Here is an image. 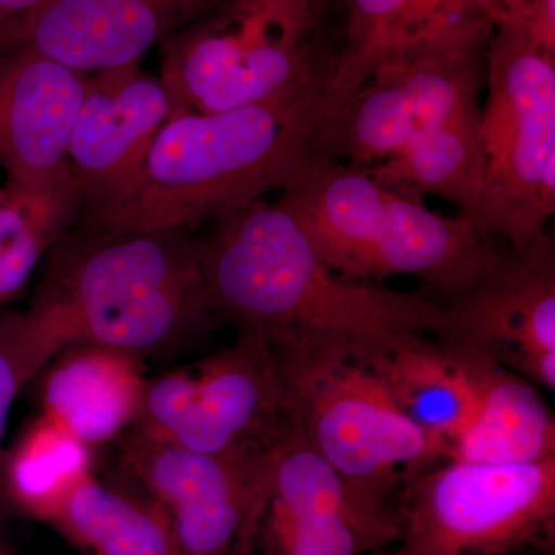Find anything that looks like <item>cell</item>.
Wrapping results in <instances>:
<instances>
[{"instance_id":"31","label":"cell","mask_w":555,"mask_h":555,"mask_svg":"<svg viewBox=\"0 0 555 555\" xmlns=\"http://www.w3.org/2000/svg\"><path fill=\"white\" fill-rule=\"evenodd\" d=\"M7 196V188L5 185H0V203L5 199Z\"/></svg>"},{"instance_id":"2","label":"cell","mask_w":555,"mask_h":555,"mask_svg":"<svg viewBox=\"0 0 555 555\" xmlns=\"http://www.w3.org/2000/svg\"><path fill=\"white\" fill-rule=\"evenodd\" d=\"M321 96L229 112L179 109L129 192L83 228L188 230L283 189L309 155Z\"/></svg>"},{"instance_id":"13","label":"cell","mask_w":555,"mask_h":555,"mask_svg":"<svg viewBox=\"0 0 555 555\" xmlns=\"http://www.w3.org/2000/svg\"><path fill=\"white\" fill-rule=\"evenodd\" d=\"M257 455L203 454L133 426L120 462L166 518L178 555H229Z\"/></svg>"},{"instance_id":"20","label":"cell","mask_w":555,"mask_h":555,"mask_svg":"<svg viewBox=\"0 0 555 555\" xmlns=\"http://www.w3.org/2000/svg\"><path fill=\"white\" fill-rule=\"evenodd\" d=\"M379 364L398 408L448 459L477 404L476 385L462 352L451 343L423 337L383 349Z\"/></svg>"},{"instance_id":"22","label":"cell","mask_w":555,"mask_h":555,"mask_svg":"<svg viewBox=\"0 0 555 555\" xmlns=\"http://www.w3.org/2000/svg\"><path fill=\"white\" fill-rule=\"evenodd\" d=\"M0 203V309L24 291L47 251L80 221L83 196L69 164L33 184L5 182Z\"/></svg>"},{"instance_id":"12","label":"cell","mask_w":555,"mask_h":555,"mask_svg":"<svg viewBox=\"0 0 555 555\" xmlns=\"http://www.w3.org/2000/svg\"><path fill=\"white\" fill-rule=\"evenodd\" d=\"M182 108L139 62L87 76L67 144L83 196L79 224L96 221L129 192L156 134Z\"/></svg>"},{"instance_id":"9","label":"cell","mask_w":555,"mask_h":555,"mask_svg":"<svg viewBox=\"0 0 555 555\" xmlns=\"http://www.w3.org/2000/svg\"><path fill=\"white\" fill-rule=\"evenodd\" d=\"M489 38L400 43L318 129L309 152L360 167L383 163L422 131L480 108Z\"/></svg>"},{"instance_id":"10","label":"cell","mask_w":555,"mask_h":555,"mask_svg":"<svg viewBox=\"0 0 555 555\" xmlns=\"http://www.w3.org/2000/svg\"><path fill=\"white\" fill-rule=\"evenodd\" d=\"M134 426L210 455L259 454L297 429L272 349L250 331L195 366L149 382Z\"/></svg>"},{"instance_id":"26","label":"cell","mask_w":555,"mask_h":555,"mask_svg":"<svg viewBox=\"0 0 555 555\" xmlns=\"http://www.w3.org/2000/svg\"><path fill=\"white\" fill-rule=\"evenodd\" d=\"M57 335L35 309L0 313V473L11 409L27 383L64 352Z\"/></svg>"},{"instance_id":"16","label":"cell","mask_w":555,"mask_h":555,"mask_svg":"<svg viewBox=\"0 0 555 555\" xmlns=\"http://www.w3.org/2000/svg\"><path fill=\"white\" fill-rule=\"evenodd\" d=\"M281 190L278 203L295 218L327 268L371 283L389 189L364 167L309 152Z\"/></svg>"},{"instance_id":"27","label":"cell","mask_w":555,"mask_h":555,"mask_svg":"<svg viewBox=\"0 0 555 555\" xmlns=\"http://www.w3.org/2000/svg\"><path fill=\"white\" fill-rule=\"evenodd\" d=\"M516 25L535 47L555 56V0H535L496 20Z\"/></svg>"},{"instance_id":"32","label":"cell","mask_w":555,"mask_h":555,"mask_svg":"<svg viewBox=\"0 0 555 555\" xmlns=\"http://www.w3.org/2000/svg\"><path fill=\"white\" fill-rule=\"evenodd\" d=\"M0 555H2V550H0Z\"/></svg>"},{"instance_id":"23","label":"cell","mask_w":555,"mask_h":555,"mask_svg":"<svg viewBox=\"0 0 555 555\" xmlns=\"http://www.w3.org/2000/svg\"><path fill=\"white\" fill-rule=\"evenodd\" d=\"M49 525L90 555H178L158 507L93 476L72 492Z\"/></svg>"},{"instance_id":"6","label":"cell","mask_w":555,"mask_h":555,"mask_svg":"<svg viewBox=\"0 0 555 555\" xmlns=\"http://www.w3.org/2000/svg\"><path fill=\"white\" fill-rule=\"evenodd\" d=\"M480 108L485 185L476 224L520 250L555 211V56L499 22L486 47Z\"/></svg>"},{"instance_id":"4","label":"cell","mask_w":555,"mask_h":555,"mask_svg":"<svg viewBox=\"0 0 555 555\" xmlns=\"http://www.w3.org/2000/svg\"><path fill=\"white\" fill-rule=\"evenodd\" d=\"M266 341L299 436L367 494L390 505L412 478L447 460L398 408L379 347L301 334Z\"/></svg>"},{"instance_id":"3","label":"cell","mask_w":555,"mask_h":555,"mask_svg":"<svg viewBox=\"0 0 555 555\" xmlns=\"http://www.w3.org/2000/svg\"><path fill=\"white\" fill-rule=\"evenodd\" d=\"M57 247L30 306L65 349L91 343L141 358L217 313L188 230L76 224Z\"/></svg>"},{"instance_id":"19","label":"cell","mask_w":555,"mask_h":555,"mask_svg":"<svg viewBox=\"0 0 555 555\" xmlns=\"http://www.w3.org/2000/svg\"><path fill=\"white\" fill-rule=\"evenodd\" d=\"M451 345L465 358L477 404L447 460L503 466L554 459L555 420L537 386L477 350Z\"/></svg>"},{"instance_id":"28","label":"cell","mask_w":555,"mask_h":555,"mask_svg":"<svg viewBox=\"0 0 555 555\" xmlns=\"http://www.w3.org/2000/svg\"><path fill=\"white\" fill-rule=\"evenodd\" d=\"M50 0H0V38L30 20Z\"/></svg>"},{"instance_id":"21","label":"cell","mask_w":555,"mask_h":555,"mask_svg":"<svg viewBox=\"0 0 555 555\" xmlns=\"http://www.w3.org/2000/svg\"><path fill=\"white\" fill-rule=\"evenodd\" d=\"M369 171L392 192L416 199L440 196L476 222L485 185L480 108L422 131Z\"/></svg>"},{"instance_id":"1","label":"cell","mask_w":555,"mask_h":555,"mask_svg":"<svg viewBox=\"0 0 555 555\" xmlns=\"http://www.w3.org/2000/svg\"><path fill=\"white\" fill-rule=\"evenodd\" d=\"M196 250L215 312L266 339L301 334L396 349L440 328L436 299L327 268L280 203L259 199L215 219Z\"/></svg>"},{"instance_id":"8","label":"cell","mask_w":555,"mask_h":555,"mask_svg":"<svg viewBox=\"0 0 555 555\" xmlns=\"http://www.w3.org/2000/svg\"><path fill=\"white\" fill-rule=\"evenodd\" d=\"M398 539L397 507L343 477L295 429L255 456L229 555H366Z\"/></svg>"},{"instance_id":"29","label":"cell","mask_w":555,"mask_h":555,"mask_svg":"<svg viewBox=\"0 0 555 555\" xmlns=\"http://www.w3.org/2000/svg\"><path fill=\"white\" fill-rule=\"evenodd\" d=\"M494 2L496 16L495 22L500 16L507 13H514V11L524 9L529 3L535 2V0H492Z\"/></svg>"},{"instance_id":"25","label":"cell","mask_w":555,"mask_h":555,"mask_svg":"<svg viewBox=\"0 0 555 555\" xmlns=\"http://www.w3.org/2000/svg\"><path fill=\"white\" fill-rule=\"evenodd\" d=\"M415 0H339L341 46L332 56L321 96L317 130L369 78L378 62L400 46L408 31Z\"/></svg>"},{"instance_id":"7","label":"cell","mask_w":555,"mask_h":555,"mask_svg":"<svg viewBox=\"0 0 555 555\" xmlns=\"http://www.w3.org/2000/svg\"><path fill=\"white\" fill-rule=\"evenodd\" d=\"M444 462L401 489V553L554 555L555 456L528 465Z\"/></svg>"},{"instance_id":"11","label":"cell","mask_w":555,"mask_h":555,"mask_svg":"<svg viewBox=\"0 0 555 555\" xmlns=\"http://www.w3.org/2000/svg\"><path fill=\"white\" fill-rule=\"evenodd\" d=\"M437 339L469 347L555 390V246L547 233L506 250L469 291L440 305Z\"/></svg>"},{"instance_id":"17","label":"cell","mask_w":555,"mask_h":555,"mask_svg":"<svg viewBox=\"0 0 555 555\" xmlns=\"http://www.w3.org/2000/svg\"><path fill=\"white\" fill-rule=\"evenodd\" d=\"M385 225L371 266V283L411 276L438 305L469 291L506 250L473 219L434 214L425 199L389 190Z\"/></svg>"},{"instance_id":"24","label":"cell","mask_w":555,"mask_h":555,"mask_svg":"<svg viewBox=\"0 0 555 555\" xmlns=\"http://www.w3.org/2000/svg\"><path fill=\"white\" fill-rule=\"evenodd\" d=\"M91 469L89 444L40 414L3 454L0 494L28 517L50 524L72 492L93 476Z\"/></svg>"},{"instance_id":"14","label":"cell","mask_w":555,"mask_h":555,"mask_svg":"<svg viewBox=\"0 0 555 555\" xmlns=\"http://www.w3.org/2000/svg\"><path fill=\"white\" fill-rule=\"evenodd\" d=\"M230 0H50L0 38L80 73L134 64Z\"/></svg>"},{"instance_id":"15","label":"cell","mask_w":555,"mask_h":555,"mask_svg":"<svg viewBox=\"0 0 555 555\" xmlns=\"http://www.w3.org/2000/svg\"><path fill=\"white\" fill-rule=\"evenodd\" d=\"M86 73L25 47H0V169L33 184L67 166Z\"/></svg>"},{"instance_id":"30","label":"cell","mask_w":555,"mask_h":555,"mask_svg":"<svg viewBox=\"0 0 555 555\" xmlns=\"http://www.w3.org/2000/svg\"><path fill=\"white\" fill-rule=\"evenodd\" d=\"M366 555H404L401 553L400 547L397 550H389V547H385V550L374 551V553H369Z\"/></svg>"},{"instance_id":"5","label":"cell","mask_w":555,"mask_h":555,"mask_svg":"<svg viewBox=\"0 0 555 555\" xmlns=\"http://www.w3.org/2000/svg\"><path fill=\"white\" fill-rule=\"evenodd\" d=\"M326 9L327 0H230L159 43V78L199 113L323 96Z\"/></svg>"},{"instance_id":"18","label":"cell","mask_w":555,"mask_h":555,"mask_svg":"<svg viewBox=\"0 0 555 555\" xmlns=\"http://www.w3.org/2000/svg\"><path fill=\"white\" fill-rule=\"evenodd\" d=\"M149 382L141 360L115 347L75 345L60 353L42 385V415L90 448L134 426Z\"/></svg>"}]
</instances>
